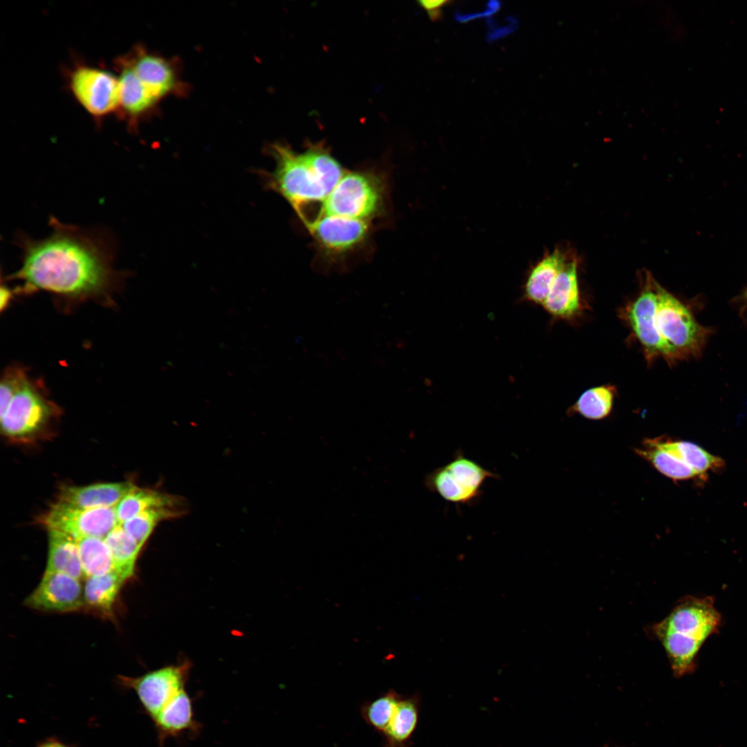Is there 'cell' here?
<instances>
[{
    "label": "cell",
    "instance_id": "obj_20",
    "mask_svg": "<svg viewBox=\"0 0 747 747\" xmlns=\"http://www.w3.org/2000/svg\"><path fill=\"white\" fill-rule=\"evenodd\" d=\"M566 264L565 256L560 250L544 257L528 275L525 286L526 298L542 305Z\"/></svg>",
    "mask_w": 747,
    "mask_h": 747
},
{
    "label": "cell",
    "instance_id": "obj_25",
    "mask_svg": "<svg viewBox=\"0 0 747 747\" xmlns=\"http://www.w3.org/2000/svg\"><path fill=\"white\" fill-rule=\"evenodd\" d=\"M104 540L110 551L114 570L126 579L131 577L142 546L120 524L116 526Z\"/></svg>",
    "mask_w": 747,
    "mask_h": 747
},
{
    "label": "cell",
    "instance_id": "obj_27",
    "mask_svg": "<svg viewBox=\"0 0 747 747\" xmlns=\"http://www.w3.org/2000/svg\"><path fill=\"white\" fill-rule=\"evenodd\" d=\"M75 540L84 577L101 575L114 570L111 555L104 539L82 537Z\"/></svg>",
    "mask_w": 747,
    "mask_h": 747
},
{
    "label": "cell",
    "instance_id": "obj_11",
    "mask_svg": "<svg viewBox=\"0 0 747 747\" xmlns=\"http://www.w3.org/2000/svg\"><path fill=\"white\" fill-rule=\"evenodd\" d=\"M68 85L75 98L93 116L102 118L118 112L119 80L111 72L77 64L69 72Z\"/></svg>",
    "mask_w": 747,
    "mask_h": 747
},
{
    "label": "cell",
    "instance_id": "obj_8",
    "mask_svg": "<svg viewBox=\"0 0 747 747\" xmlns=\"http://www.w3.org/2000/svg\"><path fill=\"white\" fill-rule=\"evenodd\" d=\"M492 477L497 475L458 454L450 462L428 474L425 484L448 501L466 504L480 496L482 484Z\"/></svg>",
    "mask_w": 747,
    "mask_h": 747
},
{
    "label": "cell",
    "instance_id": "obj_32",
    "mask_svg": "<svg viewBox=\"0 0 747 747\" xmlns=\"http://www.w3.org/2000/svg\"><path fill=\"white\" fill-rule=\"evenodd\" d=\"M450 1H419L420 6L427 12L432 21L440 19L443 17V9Z\"/></svg>",
    "mask_w": 747,
    "mask_h": 747
},
{
    "label": "cell",
    "instance_id": "obj_21",
    "mask_svg": "<svg viewBox=\"0 0 747 747\" xmlns=\"http://www.w3.org/2000/svg\"><path fill=\"white\" fill-rule=\"evenodd\" d=\"M126 580L115 570L86 578L83 589L84 605L101 614L111 615L119 591Z\"/></svg>",
    "mask_w": 747,
    "mask_h": 747
},
{
    "label": "cell",
    "instance_id": "obj_14",
    "mask_svg": "<svg viewBox=\"0 0 747 747\" xmlns=\"http://www.w3.org/2000/svg\"><path fill=\"white\" fill-rule=\"evenodd\" d=\"M149 93L158 101L172 93L177 84L171 64L140 46L122 56Z\"/></svg>",
    "mask_w": 747,
    "mask_h": 747
},
{
    "label": "cell",
    "instance_id": "obj_10",
    "mask_svg": "<svg viewBox=\"0 0 747 747\" xmlns=\"http://www.w3.org/2000/svg\"><path fill=\"white\" fill-rule=\"evenodd\" d=\"M48 531L67 534L74 539L95 537L104 539L118 524L116 507L86 509L56 501L39 520Z\"/></svg>",
    "mask_w": 747,
    "mask_h": 747
},
{
    "label": "cell",
    "instance_id": "obj_28",
    "mask_svg": "<svg viewBox=\"0 0 747 747\" xmlns=\"http://www.w3.org/2000/svg\"><path fill=\"white\" fill-rule=\"evenodd\" d=\"M616 393L615 387L610 385L590 388L581 394L570 411L589 419H602L610 414Z\"/></svg>",
    "mask_w": 747,
    "mask_h": 747
},
{
    "label": "cell",
    "instance_id": "obj_13",
    "mask_svg": "<svg viewBox=\"0 0 747 747\" xmlns=\"http://www.w3.org/2000/svg\"><path fill=\"white\" fill-rule=\"evenodd\" d=\"M24 604L43 611L66 612L84 605L83 589L80 579L59 572L45 571Z\"/></svg>",
    "mask_w": 747,
    "mask_h": 747
},
{
    "label": "cell",
    "instance_id": "obj_4",
    "mask_svg": "<svg viewBox=\"0 0 747 747\" xmlns=\"http://www.w3.org/2000/svg\"><path fill=\"white\" fill-rule=\"evenodd\" d=\"M60 415L42 382L28 376L0 414L1 433L12 442L33 443L48 436Z\"/></svg>",
    "mask_w": 747,
    "mask_h": 747
},
{
    "label": "cell",
    "instance_id": "obj_6",
    "mask_svg": "<svg viewBox=\"0 0 747 747\" xmlns=\"http://www.w3.org/2000/svg\"><path fill=\"white\" fill-rule=\"evenodd\" d=\"M654 286L656 322L661 338L677 360L698 356L710 330L699 324L686 306L656 281Z\"/></svg>",
    "mask_w": 747,
    "mask_h": 747
},
{
    "label": "cell",
    "instance_id": "obj_1",
    "mask_svg": "<svg viewBox=\"0 0 747 747\" xmlns=\"http://www.w3.org/2000/svg\"><path fill=\"white\" fill-rule=\"evenodd\" d=\"M50 232L39 239L19 234L21 265L7 280H20L19 293L38 290L71 302L111 304L124 273L115 269L116 243L109 232L64 223L50 216Z\"/></svg>",
    "mask_w": 747,
    "mask_h": 747
},
{
    "label": "cell",
    "instance_id": "obj_15",
    "mask_svg": "<svg viewBox=\"0 0 747 747\" xmlns=\"http://www.w3.org/2000/svg\"><path fill=\"white\" fill-rule=\"evenodd\" d=\"M152 721L160 747L171 737L185 733L197 735L202 726L194 717L193 701L185 689L176 694Z\"/></svg>",
    "mask_w": 747,
    "mask_h": 747
},
{
    "label": "cell",
    "instance_id": "obj_31",
    "mask_svg": "<svg viewBox=\"0 0 747 747\" xmlns=\"http://www.w3.org/2000/svg\"><path fill=\"white\" fill-rule=\"evenodd\" d=\"M28 376V371L21 366L6 367L0 384V414L5 411L15 391Z\"/></svg>",
    "mask_w": 747,
    "mask_h": 747
},
{
    "label": "cell",
    "instance_id": "obj_17",
    "mask_svg": "<svg viewBox=\"0 0 747 747\" xmlns=\"http://www.w3.org/2000/svg\"><path fill=\"white\" fill-rule=\"evenodd\" d=\"M115 63L119 72L118 113L133 127L149 113L158 101L149 93L122 56L117 58Z\"/></svg>",
    "mask_w": 747,
    "mask_h": 747
},
{
    "label": "cell",
    "instance_id": "obj_29",
    "mask_svg": "<svg viewBox=\"0 0 747 747\" xmlns=\"http://www.w3.org/2000/svg\"><path fill=\"white\" fill-rule=\"evenodd\" d=\"M636 452L647 460L658 472L670 479L683 480L697 475L683 461L669 452L654 445L649 439H646L643 443V448L636 449Z\"/></svg>",
    "mask_w": 747,
    "mask_h": 747
},
{
    "label": "cell",
    "instance_id": "obj_12",
    "mask_svg": "<svg viewBox=\"0 0 747 747\" xmlns=\"http://www.w3.org/2000/svg\"><path fill=\"white\" fill-rule=\"evenodd\" d=\"M315 242L327 255L346 253L367 238L369 221L336 215L319 214L304 223Z\"/></svg>",
    "mask_w": 747,
    "mask_h": 747
},
{
    "label": "cell",
    "instance_id": "obj_2",
    "mask_svg": "<svg viewBox=\"0 0 747 747\" xmlns=\"http://www.w3.org/2000/svg\"><path fill=\"white\" fill-rule=\"evenodd\" d=\"M272 172H261L267 189L281 195L301 219L305 205L326 200L344 174L340 163L323 144H309L297 153L288 146L271 145Z\"/></svg>",
    "mask_w": 747,
    "mask_h": 747
},
{
    "label": "cell",
    "instance_id": "obj_26",
    "mask_svg": "<svg viewBox=\"0 0 747 747\" xmlns=\"http://www.w3.org/2000/svg\"><path fill=\"white\" fill-rule=\"evenodd\" d=\"M649 440L654 445L669 452L683 461L697 475L702 474L710 469L720 467L723 463L719 457L710 454L691 442L672 441L660 438Z\"/></svg>",
    "mask_w": 747,
    "mask_h": 747
},
{
    "label": "cell",
    "instance_id": "obj_30",
    "mask_svg": "<svg viewBox=\"0 0 747 747\" xmlns=\"http://www.w3.org/2000/svg\"><path fill=\"white\" fill-rule=\"evenodd\" d=\"M400 696L390 690L374 699L366 701L360 706V714L374 730L380 735L387 728Z\"/></svg>",
    "mask_w": 747,
    "mask_h": 747
},
{
    "label": "cell",
    "instance_id": "obj_22",
    "mask_svg": "<svg viewBox=\"0 0 747 747\" xmlns=\"http://www.w3.org/2000/svg\"><path fill=\"white\" fill-rule=\"evenodd\" d=\"M185 513V504L182 499L171 505L146 510L120 525L142 547L160 522L179 517Z\"/></svg>",
    "mask_w": 747,
    "mask_h": 747
},
{
    "label": "cell",
    "instance_id": "obj_18",
    "mask_svg": "<svg viewBox=\"0 0 747 747\" xmlns=\"http://www.w3.org/2000/svg\"><path fill=\"white\" fill-rule=\"evenodd\" d=\"M542 306L550 315L560 319L572 320L581 314L583 304L575 260L566 262Z\"/></svg>",
    "mask_w": 747,
    "mask_h": 747
},
{
    "label": "cell",
    "instance_id": "obj_24",
    "mask_svg": "<svg viewBox=\"0 0 747 747\" xmlns=\"http://www.w3.org/2000/svg\"><path fill=\"white\" fill-rule=\"evenodd\" d=\"M418 720L416 702L400 697L388 726L381 735L383 747H406Z\"/></svg>",
    "mask_w": 747,
    "mask_h": 747
},
{
    "label": "cell",
    "instance_id": "obj_33",
    "mask_svg": "<svg viewBox=\"0 0 747 747\" xmlns=\"http://www.w3.org/2000/svg\"><path fill=\"white\" fill-rule=\"evenodd\" d=\"M14 293H18L17 290H11L6 285H1L0 288V310L3 311L10 304Z\"/></svg>",
    "mask_w": 747,
    "mask_h": 747
},
{
    "label": "cell",
    "instance_id": "obj_3",
    "mask_svg": "<svg viewBox=\"0 0 747 747\" xmlns=\"http://www.w3.org/2000/svg\"><path fill=\"white\" fill-rule=\"evenodd\" d=\"M721 618L712 597L686 596L654 624L652 632L663 647L674 675L692 673L704 642L719 631Z\"/></svg>",
    "mask_w": 747,
    "mask_h": 747
},
{
    "label": "cell",
    "instance_id": "obj_5",
    "mask_svg": "<svg viewBox=\"0 0 747 747\" xmlns=\"http://www.w3.org/2000/svg\"><path fill=\"white\" fill-rule=\"evenodd\" d=\"M385 195V183L376 172H345L323 203L320 214L370 221L382 212Z\"/></svg>",
    "mask_w": 747,
    "mask_h": 747
},
{
    "label": "cell",
    "instance_id": "obj_7",
    "mask_svg": "<svg viewBox=\"0 0 747 747\" xmlns=\"http://www.w3.org/2000/svg\"><path fill=\"white\" fill-rule=\"evenodd\" d=\"M654 282L648 277L639 294L620 310L619 315L640 344L647 362L663 358L672 365L678 360L661 338L656 326Z\"/></svg>",
    "mask_w": 747,
    "mask_h": 747
},
{
    "label": "cell",
    "instance_id": "obj_19",
    "mask_svg": "<svg viewBox=\"0 0 747 747\" xmlns=\"http://www.w3.org/2000/svg\"><path fill=\"white\" fill-rule=\"evenodd\" d=\"M48 531V552L45 571L59 572L77 579L84 577L78 547L71 536L56 531Z\"/></svg>",
    "mask_w": 747,
    "mask_h": 747
},
{
    "label": "cell",
    "instance_id": "obj_9",
    "mask_svg": "<svg viewBox=\"0 0 747 747\" xmlns=\"http://www.w3.org/2000/svg\"><path fill=\"white\" fill-rule=\"evenodd\" d=\"M190 670V663L185 661L138 677L118 676V681L122 687L135 692L145 713L152 721L176 694L185 689Z\"/></svg>",
    "mask_w": 747,
    "mask_h": 747
},
{
    "label": "cell",
    "instance_id": "obj_16",
    "mask_svg": "<svg viewBox=\"0 0 747 747\" xmlns=\"http://www.w3.org/2000/svg\"><path fill=\"white\" fill-rule=\"evenodd\" d=\"M136 486L131 481L100 483L83 486H61L57 501L92 509L116 507Z\"/></svg>",
    "mask_w": 747,
    "mask_h": 747
},
{
    "label": "cell",
    "instance_id": "obj_34",
    "mask_svg": "<svg viewBox=\"0 0 747 747\" xmlns=\"http://www.w3.org/2000/svg\"><path fill=\"white\" fill-rule=\"evenodd\" d=\"M35 747H73L55 737H49L39 742Z\"/></svg>",
    "mask_w": 747,
    "mask_h": 747
},
{
    "label": "cell",
    "instance_id": "obj_23",
    "mask_svg": "<svg viewBox=\"0 0 747 747\" xmlns=\"http://www.w3.org/2000/svg\"><path fill=\"white\" fill-rule=\"evenodd\" d=\"M182 498L151 488L136 486L116 506L118 524L146 510L171 505Z\"/></svg>",
    "mask_w": 747,
    "mask_h": 747
}]
</instances>
